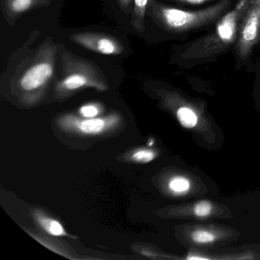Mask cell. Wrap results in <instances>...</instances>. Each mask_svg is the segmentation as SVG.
<instances>
[{"mask_svg":"<svg viewBox=\"0 0 260 260\" xmlns=\"http://www.w3.org/2000/svg\"><path fill=\"white\" fill-rule=\"evenodd\" d=\"M249 5V0H240L237 5L226 12L213 32L187 45L181 54L182 60L197 62L218 56L237 42L243 15Z\"/></svg>","mask_w":260,"mask_h":260,"instance_id":"1","label":"cell"},{"mask_svg":"<svg viewBox=\"0 0 260 260\" xmlns=\"http://www.w3.org/2000/svg\"><path fill=\"white\" fill-rule=\"evenodd\" d=\"M231 0L220 2L203 10L185 11L149 0L150 14L164 29L173 33H184L199 29L217 22L231 7Z\"/></svg>","mask_w":260,"mask_h":260,"instance_id":"2","label":"cell"},{"mask_svg":"<svg viewBox=\"0 0 260 260\" xmlns=\"http://www.w3.org/2000/svg\"><path fill=\"white\" fill-rule=\"evenodd\" d=\"M57 55V44L50 39L24 59L15 71L20 89L33 92L46 86L55 74Z\"/></svg>","mask_w":260,"mask_h":260,"instance_id":"3","label":"cell"},{"mask_svg":"<svg viewBox=\"0 0 260 260\" xmlns=\"http://www.w3.org/2000/svg\"><path fill=\"white\" fill-rule=\"evenodd\" d=\"M62 77L57 88L61 92H71L84 87L106 90V79L101 69L93 61L85 60L70 51L62 54Z\"/></svg>","mask_w":260,"mask_h":260,"instance_id":"4","label":"cell"},{"mask_svg":"<svg viewBox=\"0 0 260 260\" xmlns=\"http://www.w3.org/2000/svg\"><path fill=\"white\" fill-rule=\"evenodd\" d=\"M259 37L260 0H249L237 41V56L241 61H246Z\"/></svg>","mask_w":260,"mask_h":260,"instance_id":"5","label":"cell"},{"mask_svg":"<svg viewBox=\"0 0 260 260\" xmlns=\"http://www.w3.org/2000/svg\"><path fill=\"white\" fill-rule=\"evenodd\" d=\"M70 39L89 51L103 55H119L124 50L118 39L103 33H74L70 36Z\"/></svg>","mask_w":260,"mask_h":260,"instance_id":"6","label":"cell"},{"mask_svg":"<svg viewBox=\"0 0 260 260\" xmlns=\"http://www.w3.org/2000/svg\"><path fill=\"white\" fill-rule=\"evenodd\" d=\"M51 0H4V16L10 24L13 23L19 16L33 9L45 7L51 4Z\"/></svg>","mask_w":260,"mask_h":260,"instance_id":"7","label":"cell"},{"mask_svg":"<svg viewBox=\"0 0 260 260\" xmlns=\"http://www.w3.org/2000/svg\"><path fill=\"white\" fill-rule=\"evenodd\" d=\"M148 4L149 0H135V9L132 16V24L138 32H143L145 30L144 17Z\"/></svg>","mask_w":260,"mask_h":260,"instance_id":"8","label":"cell"},{"mask_svg":"<svg viewBox=\"0 0 260 260\" xmlns=\"http://www.w3.org/2000/svg\"><path fill=\"white\" fill-rule=\"evenodd\" d=\"M177 118L180 124L186 128H191L196 125L198 117L194 111L189 108L182 107L177 111Z\"/></svg>","mask_w":260,"mask_h":260,"instance_id":"9","label":"cell"},{"mask_svg":"<svg viewBox=\"0 0 260 260\" xmlns=\"http://www.w3.org/2000/svg\"><path fill=\"white\" fill-rule=\"evenodd\" d=\"M39 223L42 225V228L53 236L64 235L65 231L63 226L57 220L52 219L46 218L45 217H41L39 218Z\"/></svg>","mask_w":260,"mask_h":260,"instance_id":"10","label":"cell"},{"mask_svg":"<svg viewBox=\"0 0 260 260\" xmlns=\"http://www.w3.org/2000/svg\"><path fill=\"white\" fill-rule=\"evenodd\" d=\"M105 127V122L102 119H89L83 121L80 125V130L86 134H98Z\"/></svg>","mask_w":260,"mask_h":260,"instance_id":"11","label":"cell"},{"mask_svg":"<svg viewBox=\"0 0 260 260\" xmlns=\"http://www.w3.org/2000/svg\"><path fill=\"white\" fill-rule=\"evenodd\" d=\"M170 189L176 193H184L188 191L190 188V182L185 177H176L170 181Z\"/></svg>","mask_w":260,"mask_h":260,"instance_id":"12","label":"cell"},{"mask_svg":"<svg viewBox=\"0 0 260 260\" xmlns=\"http://www.w3.org/2000/svg\"><path fill=\"white\" fill-rule=\"evenodd\" d=\"M191 239L193 241L200 244L212 243L215 240V236L209 231L198 230L194 231L191 234Z\"/></svg>","mask_w":260,"mask_h":260,"instance_id":"13","label":"cell"},{"mask_svg":"<svg viewBox=\"0 0 260 260\" xmlns=\"http://www.w3.org/2000/svg\"><path fill=\"white\" fill-rule=\"evenodd\" d=\"M212 205L209 202L202 201L196 204L194 208V213L197 217H205L211 214Z\"/></svg>","mask_w":260,"mask_h":260,"instance_id":"14","label":"cell"},{"mask_svg":"<svg viewBox=\"0 0 260 260\" xmlns=\"http://www.w3.org/2000/svg\"><path fill=\"white\" fill-rule=\"evenodd\" d=\"M155 158V153L152 150H141L133 155V159L137 162H148Z\"/></svg>","mask_w":260,"mask_h":260,"instance_id":"15","label":"cell"},{"mask_svg":"<svg viewBox=\"0 0 260 260\" xmlns=\"http://www.w3.org/2000/svg\"><path fill=\"white\" fill-rule=\"evenodd\" d=\"M80 113L86 118H94L99 114V109L93 105H86L80 109Z\"/></svg>","mask_w":260,"mask_h":260,"instance_id":"16","label":"cell"},{"mask_svg":"<svg viewBox=\"0 0 260 260\" xmlns=\"http://www.w3.org/2000/svg\"><path fill=\"white\" fill-rule=\"evenodd\" d=\"M174 1L182 3V4H191V5H200L211 0H174Z\"/></svg>","mask_w":260,"mask_h":260,"instance_id":"17","label":"cell"},{"mask_svg":"<svg viewBox=\"0 0 260 260\" xmlns=\"http://www.w3.org/2000/svg\"><path fill=\"white\" fill-rule=\"evenodd\" d=\"M118 2L120 7H121V10L126 11V10H127L130 7L132 0H118Z\"/></svg>","mask_w":260,"mask_h":260,"instance_id":"18","label":"cell"}]
</instances>
